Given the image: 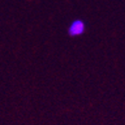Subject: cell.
<instances>
[{
  "label": "cell",
  "instance_id": "cell-1",
  "mask_svg": "<svg viewBox=\"0 0 125 125\" xmlns=\"http://www.w3.org/2000/svg\"><path fill=\"white\" fill-rule=\"evenodd\" d=\"M86 24L82 19L73 20L67 28V33L70 37H78L85 33Z\"/></svg>",
  "mask_w": 125,
  "mask_h": 125
}]
</instances>
